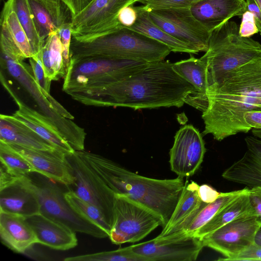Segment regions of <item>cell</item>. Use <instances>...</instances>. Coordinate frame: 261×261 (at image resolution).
Instances as JSON below:
<instances>
[{
	"label": "cell",
	"mask_w": 261,
	"mask_h": 261,
	"mask_svg": "<svg viewBox=\"0 0 261 261\" xmlns=\"http://www.w3.org/2000/svg\"><path fill=\"white\" fill-rule=\"evenodd\" d=\"M38 33L45 42L62 25L72 22L69 9L61 0H28Z\"/></svg>",
	"instance_id": "obj_24"
},
{
	"label": "cell",
	"mask_w": 261,
	"mask_h": 261,
	"mask_svg": "<svg viewBox=\"0 0 261 261\" xmlns=\"http://www.w3.org/2000/svg\"><path fill=\"white\" fill-rule=\"evenodd\" d=\"M41 55L47 79L52 81L64 77L66 68L63 56V47L57 31L49 34L46 39L41 50Z\"/></svg>",
	"instance_id": "obj_30"
},
{
	"label": "cell",
	"mask_w": 261,
	"mask_h": 261,
	"mask_svg": "<svg viewBox=\"0 0 261 261\" xmlns=\"http://www.w3.org/2000/svg\"><path fill=\"white\" fill-rule=\"evenodd\" d=\"M135 7L137 11V18L134 24L129 28L165 44L171 51L197 53L189 45L173 37L156 24L143 6Z\"/></svg>",
	"instance_id": "obj_28"
},
{
	"label": "cell",
	"mask_w": 261,
	"mask_h": 261,
	"mask_svg": "<svg viewBox=\"0 0 261 261\" xmlns=\"http://www.w3.org/2000/svg\"><path fill=\"white\" fill-rule=\"evenodd\" d=\"M6 144L26 159L35 169V172L66 186L74 183L75 177L64 153L59 150H36L14 144Z\"/></svg>",
	"instance_id": "obj_17"
},
{
	"label": "cell",
	"mask_w": 261,
	"mask_h": 261,
	"mask_svg": "<svg viewBox=\"0 0 261 261\" xmlns=\"http://www.w3.org/2000/svg\"><path fill=\"white\" fill-rule=\"evenodd\" d=\"M206 67V61L203 57L198 59L191 56L188 59L173 63L174 71L191 83L196 90L186 98L185 103L202 112L207 109L208 105Z\"/></svg>",
	"instance_id": "obj_25"
},
{
	"label": "cell",
	"mask_w": 261,
	"mask_h": 261,
	"mask_svg": "<svg viewBox=\"0 0 261 261\" xmlns=\"http://www.w3.org/2000/svg\"><path fill=\"white\" fill-rule=\"evenodd\" d=\"M116 195L150 208L167 224L184 187V178L154 179L131 172L100 155L77 151Z\"/></svg>",
	"instance_id": "obj_3"
},
{
	"label": "cell",
	"mask_w": 261,
	"mask_h": 261,
	"mask_svg": "<svg viewBox=\"0 0 261 261\" xmlns=\"http://www.w3.org/2000/svg\"><path fill=\"white\" fill-rule=\"evenodd\" d=\"M245 0H201L190 9L195 17L210 32L236 16L246 11Z\"/></svg>",
	"instance_id": "obj_23"
},
{
	"label": "cell",
	"mask_w": 261,
	"mask_h": 261,
	"mask_svg": "<svg viewBox=\"0 0 261 261\" xmlns=\"http://www.w3.org/2000/svg\"><path fill=\"white\" fill-rule=\"evenodd\" d=\"M5 80L1 72V83L18 108L12 115L41 137L53 144L59 151L65 154L74 152V149L49 119L42 113L38 112L25 104L16 95Z\"/></svg>",
	"instance_id": "obj_16"
},
{
	"label": "cell",
	"mask_w": 261,
	"mask_h": 261,
	"mask_svg": "<svg viewBox=\"0 0 261 261\" xmlns=\"http://www.w3.org/2000/svg\"><path fill=\"white\" fill-rule=\"evenodd\" d=\"M66 200L78 213L97 224L109 235L112 228L101 212L94 205L79 197L72 191L64 192Z\"/></svg>",
	"instance_id": "obj_33"
},
{
	"label": "cell",
	"mask_w": 261,
	"mask_h": 261,
	"mask_svg": "<svg viewBox=\"0 0 261 261\" xmlns=\"http://www.w3.org/2000/svg\"><path fill=\"white\" fill-rule=\"evenodd\" d=\"M260 225L253 214L241 216L201 239L204 247L219 252L226 260L254 244V236Z\"/></svg>",
	"instance_id": "obj_13"
},
{
	"label": "cell",
	"mask_w": 261,
	"mask_h": 261,
	"mask_svg": "<svg viewBox=\"0 0 261 261\" xmlns=\"http://www.w3.org/2000/svg\"><path fill=\"white\" fill-rule=\"evenodd\" d=\"M0 141L36 150H59L12 115H0Z\"/></svg>",
	"instance_id": "obj_27"
},
{
	"label": "cell",
	"mask_w": 261,
	"mask_h": 261,
	"mask_svg": "<svg viewBox=\"0 0 261 261\" xmlns=\"http://www.w3.org/2000/svg\"><path fill=\"white\" fill-rule=\"evenodd\" d=\"M261 261V247L254 244L227 261Z\"/></svg>",
	"instance_id": "obj_41"
},
{
	"label": "cell",
	"mask_w": 261,
	"mask_h": 261,
	"mask_svg": "<svg viewBox=\"0 0 261 261\" xmlns=\"http://www.w3.org/2000/svg\"><path fill=\"white\" fill-rule=\"evenodd\" d=\"M57 32L62 44L63 56L66 70L70 59V47L72 38L71 22L66 23L60 26Z\"/></svg>",
	"instance_id": "obj_37"
},
{
	"label": "cell",
	"mask_w": 261,
	"mask_h": 261,
	"mask_svg": "<svg viewBox=\"0 0 261 261\" xmlns=\"http://www.w3.org/2000/svg\"><path fill=\"white\" fill-rule=\"evenodd\" d=\"M199 186L195 181L185 183L182 193L167 224L156 238L172 237L185 233L199 212L207 203L200 199Z\"/></svg>",
	"instance_id": "obj_20"
},
{
	"label": "cell",
	"mask_w": 261,
	"mask_h": 261,
	"mask_svg": "<svg viewBox=\"0 0 261 261\" xmlns=\"http://www.w3.org/2000/svg\"><path fill=\"white\" fill-rule=\"evenodd\" d=\"M249 189H243L229 192L222 193L214 201L207 203L199 212L193 219L185 234L193 236L201 227L207 223L220 210L235 200Z\"/></svg>",
	"instance_id": "obj_31"
},
{
	"label": "cell",
	"mask_w": 261,
	"mask_h": 261,
	"mask_svg": "<svg viewBox=\"0 0 261 261\" xmlns=\"http://www.w3.org/2000/svg\"><path fill=\"white\" fill-rule=\"evenodd\" d=\"M65 157L75 177L74 183L66 187L81 198L96 206L112 228L116 194L77 151L65 154Z\"/></svg>",
	"instance_id": "obj_10"
},
{
	"label": "cell",
	"mask_w": 261,
	"mask_h": 261,
	"mask_svg": "<svg viewBox=\"0 0 261 261\" xmlns=\"http://www.w3.org/2000/svg\"><path fill=\"white\" fill-rule=\"evenodd\" d=\"M246 11L251 12L254 18L258 32L261 35V11L254 0H246Z\"/></svg>",
	"instance_id": "obj_45"
},
{
	"label": "cell",
	"mask_w": 261,
	"mask_h": 261,
	"mask_svg": "<svg viewBox=\"0 0 261 261\" xmlns=\"http://www.w3.org/2000/svg\"><path fill=\"white\" fill-rule=\"evenodd\" d=\"M0 161L6 171L14 176H22L35 172V169L26 159L2 141H0Z\"/></svg>",
	"instance_id": "obj_34"
},
{
	"label": "cell",
	"mask_w": 261,
	"mask_h": 261,
	"mask_svg": "<svg viewBox=\"0 0 261 261\" xmlns=\"http://www.w3.org/2000/svg\"><path fill=\"white\" fill-rule=\"evenodd\" d=\"M201 0H146L142 2L146 10L161 8H190Z\"/></svg>",
	"instance_id": "obj_36"
},
{
	"label": "cell",
	"mask_w": 261,
	"mask_h": 261,
	"mask_svg": "<svg viewBox=\"0 0 261 261\" xmlns=\"http://www.w3.org/2000/svg\"><path fill=\"white\" fill-rule=\"evenodd\" d=\"M258 33V30L253 14L248 11H245L242 15V22L239 27L240 35L248 38Z\"/></svg>",
	"instance_id": "obj_38"
},
{
	"label": "cell",
	"mask_w": 261,
	"mask_h": 261,
	"mask_svg": "<svg viewBox=\"0 0 261 261\" xmlns=\"http://www.w3.org/2000/svg\"><path fill=\"white\" fill-rule=\"evenodd\" d=\"M164 224L150 208L126 196L116 195L114 223L109 238L116 245L138 242Z\"/></svg>",
	"instance_id": "obj_9"
},
{
	"label": "cell",
	"mask_w": 261,
	"mask_h": 261,
	"mask_svg": "<svg viewBox=\"0 0 261 261\" xmlns=\"http://www.w3.org/2000/svg\"><path fill=\"white\" fill-rule=\"evenodd\" d=\"M248 196L253 215L257 221L261 225V186L249 188Z\"/></svg>",
	"instance_id": "obj_39"
},
{
	"label": "cell",
	"mask_w": 261,
	"mask_h": 261,
	"mask_svg": "<svg viewBox=\"0 0 261 261\" xmlns=\"http://www.w3.org/2000/svg\"><path fill=\"white\" fill-rule=\"evenodd\" d=\"M1 242L12 251L22 253L34 244L37 239L26 218L0 212Z\"/></svg>",
	"instance_id": "obj_26"
},
{
	"label": "cell",
	"mask_w": 261,
	"mask_h": 261,
	"mask_svg": "<svg viewBox=\"0 0 261 261\" xmlns=\"http://www.w3.org/2000/svg\"><path fill=\"white\" fill-rule=\"evenodd\" d=\"M69 9L72 18L85 10L94 0H61Z\"/></svg>",
	"instance_id": "obj_43"
},
{
	"label": "cell",
	"mask_w": 261,
	"mask_h": 261,
	"mask_svg": "<svg viewBox=\"0 0 261 261\" xmlns=\"http://www.w3.org/2000/svg\"><path fill=\"white\" fill-rule=\"evenodd\" d=\"M208 105L202 112L204 135L221 141L248 133L244 115L261 111V55L223 74L207 88Z\"/></svg>",
	"instance_id": "obj_2"
},
{
	"label": "cell",
	"mask_w": 261,
	"mask_h": 261,
	"mask_svg": "<svg viewBox=\"0 0 261 261\" xmlns=\"http://www.w3.org/2000/svg\"><path fill=\"white\" fill-rule=\"evenodd\" d=\"M26 220L36 234L37 243L61 251L77 245L76 232L41 213L27 217Z\"/></svg>",
	"instance_id": "obj_22"
},
{
	"label": "cell",
	"mask_w": 261,
	"mask_h": 261,
	"mask_svg": "<svg viewBox=\"0 0 261 261\" xmlns=\"http://www.w3.org/2000/svg\"><path fill=\"white\" fill-rule=\"evenodd\" d=\"M171 51L165 44L124 27L87 40L72 38L70 57H101L152 62L164 60Z\"/></svg>",
	"instance_id": "obj_4"
},
{
	"label": "cell",
	"mask_w": 261,
	"mask_h": 261,
	"mask_svg": "<svg viewBox=\"0 0 261 261\" xmlns=\"http://www.w3.org/2000/svg\"><path fill=\"white\" fill-rule=\"evenodd\" d=\"M244 119L250 129L261 128V111H252L244 114Z\"/></svg>",
	"instance_id": "obj_44"
},
{
	"label": "cell",
	"mask_w": 261,
	"mask_h": 261,
	"mask_svg": "<svg viewBox=\"0 0 261 261\" xmlns=\"http://www.w3.org/2000/svg\"><path fill=\"white\" fill-rule=\"evenodd\" d=\"M245 141L246 151L240 159L224 171L222 176L249 188L261 186V139L247 136Z\"/></svg>",
	"instance_id": "obj_21"
},
{
	"label": "cell",
	"mask_w": 261,
	"mask_h": 261,
	"mask_svg": "<svg viewBox=\"0 0 261 261\" xmlns=\"http://www.w3.org/2000/svg\"><path fill=\"white\" fill-rule=\"evenodd\" d=\"M261 11V0H254Z\"/></svg>",
	"instance_id": "obj_48"
},
{
	"label": "cell",
	"mask_w": 261,
	"mask_h": 261,
	"mask_svg": "<svg viewBox=\"0 0 261 261\" xmlns=\"http://www.w3.org/2000/svg\"><path fill=\"white\" fill-rule=\"evenodd\" d=\"M146 1V0H134L135 3H136V2L141 3L142 2H143V1Z\"/></svg>",
	"instance_id": "obj_49"
},
{
	"label": "cell",
	"mask_w": 261,
	"mask_h": 261,
	"mask_svg": "<svg viewBox=\"0 0 261 261\" xmlns=\"http://www.w3.org/2000/svg\"><path fill=\"white\" fill-rule=\"evenodd\" d=\"M1 54L22 61L34 56L27 35L8 1L1 13Z\"/></svg>",
	"instance_id": "obj_18"
},
{
	"label": "cell",
	"mask_w": 261,
	"mask_h": 261,
	"mask_svg": "<svg viewBox=\"0 0 261 261\" xmlns=\"http://www.w3.org/2000/svg\"><path fill=\"white\" fill-rule=\"evenodd\" d=\"M0 212L25 218L40 213L38 197L28 183L26 175L17 177L0 188Z\"/></svg>",
	"instance_id": "obj_19"
},
{
	"label": "cell",
	"mask_w": 261,
	"mask_h": 261,
	"mask_svg": "<svg viewBox=\"0 0 261 261\" xmlns=\"http://www.w3.org/2000/svg\"><path fill=\"white\" fill-rule=\"evenodd\" d=\"M25 31L31 44L34 56L40 53L44 42L37 31L28 0H8ZM33 56V57H34Z\"/></svg>",
	"instance_id": "obj_32"
},
{
	"label": "cell",
	"mask_w": 261,
	"mask_h": 261,
	"mask_svg": "<svg viewBox=\"0 0 261 261\" xmlns=\"http://www.w3.org/2000/svg\"><path fill=\"white\" fill-rule=\"evenodd\" d=\"M261 55V44L239 34V27L228 21L211 32L206 61L207 88L225 73Z\"/></svg>",
	"instance_id": "obj_5"
},
{
	"label": "cell",
	"mask_w": 261,
	"mask_h": 261,
	"mask_svg": "<svg viewBox=\"0 0 261 261\" xmlns=\"http://www.w3.org/2000/svg\"><path fill=\"white\" fill-rule=\"evenodd\" d=\"M148 12L156 24L197 53L207 50L211 32L195 17L190 8L155 9Z\"/></svg>",
	"instance_id": "obj_11"
},
{
	"label": "cell",
	"mask_w": 261,
	"mask_h": 261,
	"mask_svg": "<svg viewBox=\"0 0 261 261\" xmlns=\"http://www.w3.org/2000/svg\"><path fill=\"white\" fill-rule=\"evenodd\" d=\"M194 87L164 60L148 62L118 82L99 88L69 93L72 99L89 106L123 107L134 110L184 105L196 92Z\"/></svg>",
	"instance_id": "obj_1"
},
{
	"label": "cell",
	"mask_w": 261,
	"mask_h": 261,
	"mask_svg": "<svg viewBox=\"0 0 261 261\" xmlns=\"http://www.w3.org/2000/svg\"><path fill=\"white\" fill-rule=\"evenodd\" d=\"M66 261H147L135 254L130 246L115 250L83 254L64 259Z\"/></svg>",
	"instance_id": "obj_35"
},
{
	"label": "cell",
	"mask_w": 261,
	"mask_h": 261,
	"mask_svg": "<svg viewBox=\"0 0 261 261\" xmlns=\"http://www.w3.org/2000/svg\"><path fill=\"white\" fill-rule=\"evenodd\" d=\"M254 244L261 247V225L256 231L254 239Z\"/></svg>",
	"instance_id": "obj_46"
},
{
	"label": "cell",
	"mask_w": 261,
	"mask_h": 261,
	"mask_svg": "<svg viewBox=\"0 0 261 261\" xmlns=\"http://www.w3.org/2000/svg\"><path fill=\"white\" fill-rule=\"evenodd\" d=\"M26 177L38 197L40 213L75 232L97 238L109 237L97 224L78 213L70 205L65 198V192L56 181L37 172L31 173Z\"/></svg>",
	"instance_id": "obj_7"
},
{
	"label": "cell",
	"mask_w": 261,
	"mask_h": 261,
	"mask_svg": "<svg viewBox=\"0 0 261 261\" xmlns=\"http://www.w3.org/2000/svg\"><path fill=\"white\" fill-rule=\"evenodd\" d=\"M1 64L31 95L40 109L41 113L49 119L74 150H84L86 136L84 129L57 112L36 83L31 66L22 60H13L2 54Z\"/></svg>",
	"instance_id": "obj_8"
},
{
	"label": "cell",
	"mask_w": 261,
	"mask_h": 261,
	"mask_svg": "<svg viewBox=\"0 0 261 261\" xmlns=\"http://www.w3.org/2000/svg\"><path fill=\"white\" fill-rule=\"evenodd\" d=\"M205 151L199 131L191 124L182 126L176 132L170 150L171 170L182 178L193 175L203 162Z\"/></svg>",
	"instance_id": "obj_15"
},
{
	"label": "cell",
	"mask_w": 261,
	"mask_h": 261,
	"mask_svg": "<svg viewBox=\"0 0 261 261\" xmlns=\"http://www.w3.org/2000/svg\"><path fill=\"white\" fill-rule=\"evenodd\" d=\"M147 63L101 57L70 59L62 89L68 94L105 86L132 75Z\"/></svg>",
	"instance_id": "obj_6"
},
{
	"label": "cell",
	"mask_w": 261,
	"mask_h": 261,
	"mask_svg": "<svg viewBox=\"0 0 261 261\" xmlns=\"http://www.w3.org/2000/svg\"><path fill=\"white\" fill-rule=\"evenodd\" d=\"M134 0H94L72 19V38L84 41L124 27L119 23L120 10Z\"/></svg>",
	"instance_id": "obj_12"
},
{
	"label": "cell",
	"mask_w": 261,
	"mask_h": 261,
	"mask_svg": "<svg viewBox=\"0 0 261 261\" xmlns=\"http://www.w3.org/2000/svg\"><path fill=\"white\" fill-rule=\"evenodd\" d=\"M198 194L202 202L210 203L215 201L220 196L221 192H218L208 185L203 184L199 186Z\"/></svg>",
	"instance_id": "obj_42"
},
{
	"label": "cell",
	"mask_w": 261,
	"mask_h": 261,
	"mask_svg": "<svg viewBox=\"0 0 261 261\" xmlns=\"http://www.w3.org/2000/svg\"><path fill=\"white\" fill-rule=\"evenodd\" d=\"M249 189L220 210L193 236L200 239L241 216L253 214L249 196Z\"/></svg>",
	"instance_id": "obj_29"
},
{
	"label": "cell",
	"mask_w": 261,
	"mask_h": 261,
	"mask_svg": "<svg viewBox=\"0 0 261 261\" xmlns=\"http://www.w3.org/2000/svg\"><path fill=\"white\" fill-rule=\"evenodd\" d=\"M252 133L253 135L261 139V128H252Z\"/></svg>",
	"instance_id": "obj_47"
},
{
	"label": "cell",
	"mask_w": 261,
	"mask_h": 261,
	"mask_svg": "<svg viewBox=\"0 0 261 261\" xmlns=\"http://www.w3.org/2000/svg\"><path fill=\"white\" fill-rule=\"evenodd\" d=\"M137 18V11L133 5L122 8L118 13L117 19L120 24L124 27L130 28L134 24Z\"/></svg>",
	"instance_id": "obj_40"
},
{
	"label": "cell",
	"mask_w": 261,
	"mask_h": 261,
	"mask_svg": "<svg viewBox=\"0 0 261 261\" xmlns=\"http://www.w3.org/2000/svg\"><path fill=\"white\" fill-rule=\"evenodd\" d=\"M136 254L147 261H194L204 247L201 239L194 236L164 237L130 246Z\"/></svg>",
	"instance_id": "obj_14"
}]
</instances>
